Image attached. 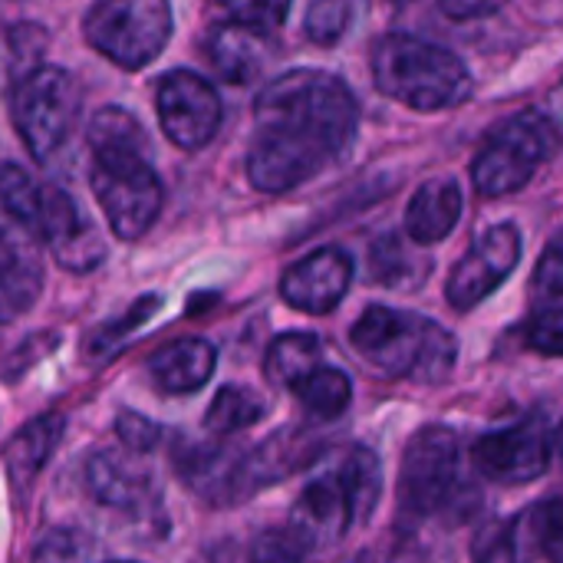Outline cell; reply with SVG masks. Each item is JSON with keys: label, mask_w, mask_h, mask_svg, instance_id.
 <instances>
[{"label": "cell", "mask_w": 563, "mask_h": 563, "mask_svg": "<svg viewBox=\"0 0 563 563\" xmlns=\"http://www.w3.org/2000/svg\"><path fill=\"white\" fill-rule=\"evenodd\" d=\"M89 181L109 228L122 241H139L152 231L165 205V188L145 158L142 125L125 109L106 106L89 119Z\"/></svg>", "instance_id": "7a4b0ae2"}, {"label": "cell", "mask_w": 563, "mask_h": 563, "mask_svg": "<svg viewBox=\"0 0 563 563\" xmlns=\"http://www.w3.org/2000/svg\"><path fill=\"white\" fill-rule=\"evenodd\" d=\"M369 66H373V82L383 96L419 112L455 109L475 89L462 56L412 33L379 36L373 43Z\"/></svg>", "instance_id": "277c9868"}, {"label": "cell", "mask_w": 563, "mask_h": 563, "mask_svg": "<svg viewBox=\"0 0 563 563\" xmlns=\"http://www.w3.org/2000/svg\"><path fill=\"white\" fill-rule=\"evenodd\" d=\"M360 106L350 86L323 69H290L254 102L247 178L257 191L284 195L327 172L356 139Z\"/></svg>", "instance_id": "6da1fadb"}, {"label": "cell", "mask_w": 563, "mask_h": 563, "mask_svg": "<svg viewBox=\"0 0 563 563\" xmlns=\"http://www.w3.org/2000/svg\"><path fill=\"white\" fill-rule=\"evenodd\" d=\"M320 452H323V439L313 429L284 426L280 432L267 435L264 442H257L254 449H247L244 455H238L228 465L214 501L238 505L244 498H254L257 492H264V488L297 475L300 468H307Z\"/></svg>", "instance_id": "8fae6325"}, {"label": "cell", "mask_w": 563, "mask_h": 563, "mask_svg": "<svg viewBox=\"0 0 563 563\" xmlns=\"http://www.w3.org/2000/svg\"><path fill=\"white\" fill-rule=\"evenodd\" d=\"M558 435L554 426L538 412L508 429L488 432L472 445L475 468L498 485H528L538 482L554 462Z\"/></svg>", "instance_id": "7c38bea8"}, {"label": "cell", "mask_w": 563, "mask_h": 563, "mask_svg": "<svg viewBox=\"0 0 563 563\" xmlns=\"http://www.w3.org/2000/svg\"><path fill=\"white\" fill-rule=\"evenodd\" d=\"M508 0H439L442 13L452 20H478V16H492L505 7Z\"/></svg>", "instance_id": "e575fe53"}, {"label": "cell", "mask_w": 563, "mask_h": 563, "mask_svg": "<svg viewBox=\"0 0 563 563\" xmlns=\"http://www.w3.org/2000/svg\"><path fill=\"white\" fill-rule=\"evenodd\" d=\"M521 261V231L505 221L488 228L475 238L468 254L455 264L445 297L455 310H475L482 300H488L518 267Z\"/></svg>", "instance_id": "9a60e30c"}, {"label": "cell", "mask_w": 563, "mask_h": 563, "mask_svg": "<svg viewBox=\"0 0 563 563\" xmlns=\"http://www.w3.org/2000/svg\"><path fill=\"white\" fill-rule=\"evenodd\" d=\"M82 33L96 53L122 69L155 63L172 36L168 0H96L86 10Z\"/></svg>", "instance_id": "9c48e42d"}, {"label": "cell", "mask_w": 563, "mask_h": 563, "mask_svg": "<svg viewBox=\"0 0 563 563\" xmlns=\"http://www.w3.org/2000/svg\"><path fill=\"white\" fill-rule=\"evenodd\" d=\"M528 346L544 356H561L563 350V317L561 310H534L528 320Z\"/></svg>", "instance_id": "836d02e7"}, {"label": "cell", "mask_w": 563, "mask_h": 563, "mask_svg": "<svg viewBox=\"0 0 563 563\" xmlns=\"http://www.w3.org/2000/svg\"><path fill=\"white\" fill-rule=\"evenodd\" d=\"M82 115V89L63 66H33L16 76L10 92V119L26 152L46 162L76 129Z\"/></svg>", "instance_id": "ba28073f"}, {"label": "cell", "mask_w": 563, "mask_h": 563, "mask_svg": "<svg viewBox=\"0 0 563 563\" xmlns=\"http://www.w3.org/2000/svg\"><path fill=\"white\" fill-rule=\"evenodd\" d=\"M462 218V188L455 178L426 181L406 208V234L416 244L445 241Z\"/></svg>", "instance_id": "44dd1931"}, {"label": "cell", "mask_w": 563, "mask_h": 563, "mask_svg": "<svg viewBox=\"0 0 563 563\" xmlns=\"http://www.w3.org/2000/svg\"><path fill=\"white\" fill-rule=\"evenodd\" d=\"M264 419H267V406L261 396H254L244 386H221V393L208 406L205 429L214 435H238L244 429H254Z\"/></svg>", "instance_id": "d4e9b609"}, {"label": "cell", "mask_w": 563, "mask_h": 563, "mask_svg": "<svg viewBox=\"0 0 563 563\" xmlns=\"http://www.w3.org/2000/svg\"><path fill=\"white\" fill-rule=\"evenodd\" d=\"M214 3L228 16V23H238V26H247L257 33H271L287 20L294 0H214Z\"/></svg>", "instance_id": "4316f807"}, {"label": "cell", "mask_w": 563, "mask_h": 563, "mask_svg": "<svg viewBox=\"0 0 563 563\" xmlns=\"http://www.w3.org/2000/svg\"><path fill=\"white\" fill-rule=\"evenodd\" d=\"M313 548L287 525V528H271L264 531L254 544L247 563H310Z\"/></svg>", "instance_id": "f1b7e54d"}, {"label": "cell", "mask_w": 563, "mask_h": 563, "mask_svg": "<svg viewBox=\"0 0 563 563\" xmlns=\"http://www.w3.org/2000/svg\"><path fill=\"white\" fill-rule=\"evenodd\" d=\"M218 366V353L201 336H181L148 360V376L155 386L168 396H188L198 393Z\"/></svg>", "instance_id": "d6986e66"}, {"label": "cell", "mask_w": 563, "mask_h": 563, "mask_svg": "<svg viewBox=\"0 0 563 563\" xmlns=\"http://www.w3.org/2000/svg\"><path fill=\"white\" fill-rule=\"evenodd\" d=\"M0 323H10V320H7V313H3V310H0Z\"/></svg>", "instance_id": "8d00e7d4"}, {"label": "cell", "mask_w": 563, "mask_h": 563, "mask_svg": "<svg viewBox=\"0 0 563 563\" xmlns=\"http://www.w3.org/2000/svg\"><path fill=\"white\" fill-rule=\"evenodd\" d=\"M462 445L459 435L445 426L419 429L406 452L399 472V518L409 525H422L442 515L462 485Z\"/></svg>", "instance_id": "30bf717a"}, {"label": "cell", "mask_w": 563, "mask_h": 563, "mask_svg": "<svg viewBox=\"0 0 563 563\" xmlns=\"http://www.w3.org/2000/svg\"><path fill=\"white\" fill-rule=\"evenodd\" d=\"M115 439L122 442L125 452L145 455V452H152L162 442V426L152 422V419H145V416H139V412H129L125 409V412L115 416Z\"/></svg>", "instance_id": "d6a6232c"}, {"label": "cell", "mask_w": 563, "mask_h": 563, "mask_svg": "<svg viewBox=\"0 0 563 563\" xmlns=\"http://www.w3.org/2000/svg\"><path fill=\"white\" fill-rule=\"evenodd\" d=\"M205 53L214 66V73L234 86H244L251 79H257L267 66V40L257 30L238 26V23H218L208 33Z\"/></svg>", "instance_id": "ffe728a7"}, {"label": "cell", "mask_w": 563, "mask_h": 563, "mask_svg": "<svg viewBox=\"0 0 563 563\" xmlns=\"http://www.w3.org/2000/svg\"><path fill=\"white\" fill-rule=\"evenodd\" d=\"M353 284V257L343 247H320L300 257L280 280V297L300 310L323 317L336 310Z\"/></svg>", "instance_id": "e0dca14e"}, {"label": "cell", "mask_w": 563, "mask_h": 563, "mask_svg": "<svg viewBox=\"0 0 563 563\" xmlns=\"http://www.w3.org/2000/svg\"><path fill=\"white\" fill-rule=\"evenodd\" d=\"M59 439H63V419L56 412L26 422L10 439V445H7V475H10V485L16 492H26L33 485V478L43 472L46 459L56 452Z\"/></svg>", "instance_id": "7402d4cb"}, {"label": "cell", "mask_w": 563, "mask_h": 563, "mask_svg": "<svg viewBox=\"0 0 563 563\" xmlns=\"http://www.w3.org/2000/svg\"><path fill=\"white\" fill-rule=\"evenodd\" d=\"M92 544L79 531H49L33 551V563H89Z\"/></svg>", "instance_id": "4dcf8cb0"}, {"label": "cell", "mask_w": 563, "mask_h": 563, "mask_svg": "<svg viewBox=\"0 0 563 563\" xmlns=\"http://www.w3.org/2000/svg\"><path fill=\"white\" fill-rule=\"evenodd\" d=\"M320 340L313 333H280L271 346H267V379L274 386H284L287 393L310 373L320 366Z\"/></svg>", "instance_id": "603a6c76"}, {"label": "cell", "mask_w": 563, "mask_h": 563, "mask_svg": "<svg viewBox=\"0 0 563 563\" xmlns=\"http://www.w3.org/2000/svg\"><path fill=\"white\" fill-rule=\"evenodd\" d=\"M158 307H162V300L152 294V297H142V300H135L129 310H125V317H119V320H109L92 340H89V350L99 356V353H109V350H115V346H122L142 323H148L155 313H158Z\"/></svg>", "instance_id": "f546056e"}, {"label": "cell", "mask_w": 563, "mask_h": 563, "mask_svg": "<svg viewBox=\"0 0 563 563\" xmlns=\"http://www.w3.org/2000/svg\"><path fill=\"white\" fill-rule=\"evenodd\" d=\"M350 343L379 373L419 386H439L459 366V340L412 310L366 307L350 330Z\"/></svg>", "instance_id": "3957f363"}, {"label": "cell", "mask_w": 563, "mask_h": 563, "mask_svg": "<svg viewBox=\"0 0 563 563\" xmlns=\"http://www.w3.org/2000/svg\"><path fill=\"white\" fill-rule=\"evenodd\" d=\"M40 228L46 251L73 274H89L106 261L102 234L59 185H40Z\"/></svg>", "instance_id": "2e32d148"}, {"label": "cell", "mask_w": 563, "mask_h": 563, "mask_svg": "<svg viewBox=\"0 0 563 563\" xmlns=\"http://www.w3.org/2000/svg\"><path fill=\"white\" fill-rule=\"evenodd\" d=\"M558 125L541 109H525L505 119L482 142L472 162V181L482 198H505L521 191L538 168L558 152Z\"/></svg>", "instance_id": "52a82bcc"}, {"label": "cell", "mask_w": 563, "mask_h": 563, "mask_svg": "<svg viewBox=\"0 0 563 563\" xmlns=\"http://www.w3.org/2000/svg\"><path fill=\"white\" fill-rule=\"evenodd\" d=\"M426 271H429V264L416 261L406 251V244L399 238H393V234L379 238L369 247V274H373V280H379L386 287H396V290L416 287V284H422Z\"/></svg>", "instance_id": "484cf974"}, {"label": "cell", "mask_w": 563, "mask_h": 563, "mask_svg": "<svg viewBox=\"0 0 563 563\" xmlns=\"http://www.w3.org/2000/svg\"><path fill=\"white\" fill-rule=\"evenodd\" d=\"M155 109L162 132L185 152L205 148L218 135L224 115L218 89L191 69H172L158 82Z\"/></svg>", "instance_id": "4fadbf2b"}, {"label": "cell", "mask_w": 563, "mask_h": 563, "mask_svg": "<svg viewBox=\"0 0 563 563\" xmlns=\"http://www.w3.org/2000/svg\"><path fill=\"white\" fill-rule=\"evenodd\" d=\"M290 393L303 402V409L310 416H317V419H336V416L346 412V406L353 399V383H350V376L343 369L320 363Z\"/></svg>", "instance_id": "cb8c5ba5"}, {"label": "cell", "mask_w": 563, "mask_h": 563, "mask_svg": "<svg viewBox=\"0 0 563 563\" xmlns=\"http://www.w3.org/2000/svg\"><path fill=\"white\" fill-rule=\"evenodd\" d=\"M40 185L13 162H0V310L26 313L43 290Z\"/></svg>", "instance_id": "5b68a950"}, {"label": "cell", "mask_w": 563, "mask_h": 563, "mask_svg": "<svg viewBox=\"0 0 563 563\" xmlns=\"http://www.w3.org/2000/svg\"><path fill=\"white\" fill-rule=\"evenodd\" d=\"M379 488H383L379 459L369 449L356 445L346 452V459L340 465L317 475L303 488V495L294 505L290 528L310 548L336 544L353 528L369 521V515L379 501Z\"/></svg>", "instance_id": "8992f818"}, {"label": "cell", "mask_w": 563, "mask_h": 563, "mask_svg": "<svg viewBox=\"0 0 563 563\" xmlns=\"http://www.w3.org/2000/svg\"><path fill=\"white\" fill-rule=\"evenodd\" d=\"M534 294H538V310H561L563 300V254L561 241H551L538 271H534Z\"/></svg>", "instance_id": "1f68e13d"}, {"label": "cell", "mask_w": 563, "mask_h": 563, "mask_svg": "<svg viewBox=\"0 0 563 563\" xmlns=\"http://www.w3.org/2000/svg\"><path fill=\"white\" fill-rule=\"evenodd\" d=\"M353 16V0H310L307 3V16H303V30L313 43L320 46H333Z\"/></svg>", "instance_id": "83f0119b"}, {"label": "cell", "mask_w": 563, "mask_h": 563, "mask_svg": "<svg viewBox=\"0 0 563 563\" xmlns=\"http://www.w3.org/2000/svg\"><path fill=\"white\" fill-rule=\"evenodd\" d=\"M475 563H534L548 558L561 563V501L531 505L511 521L485 528L472 544Z\"/></svg>", "instance_id": "5bb4252c"}, {"label": "cell", "mask_w": 563, "mask_h": 563, "mask_svg": "<svg viewBox=\"0 0 563 563\" xmlns=\"http://www.w3.org/2000/svg\"><path fill=\"white\" fill-rule=\"evenodd\" d=\"M86 492L122 515H152L158 508V485L145 465L125 452H96L86 462Z\"/></svg>", "instance_id": "ac0fdd59"}, {"label": "cell", "mask_w": 563, "mask_h": 563, "mask_svg": "<svg viewBox=\"0 0 563 563\" xmlns=\"http://www.w3.org/2000/svg\"><path fill=\"white\" fill-rule=\"evenodd\" d=\"M373 561V558H369V554H360V558H356V561H346V563H369Z\"/></svg>", "instance_id": "d590c367"}]
</instances>
